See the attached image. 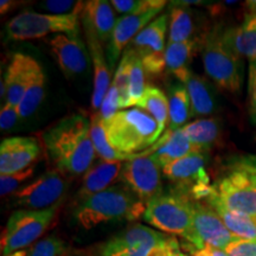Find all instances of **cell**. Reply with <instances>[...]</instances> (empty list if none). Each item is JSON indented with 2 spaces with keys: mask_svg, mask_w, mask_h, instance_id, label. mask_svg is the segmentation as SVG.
Wrapping results in <instances>:
<instances>
[{
  "mask_svg": "<svg viewBox=\"0 0 256 256\" xmlns=\"http://www.w3.org/2000/svg\"><path fill=\"white\" fill-rule=\"evenodd\" d=\"M90 127L87 115L75 113L60 119L43 134L48 156L60 174L78 177L92 168L96 152Z\"/></svg>",
  "mask_w": 256,
  "mask_h": 256,
  "instance_id": "obj_1",
  "label": "cell"
},
{
  "mask_svg": "<svg viewBox=\"0 0 256 256\" xmlns=\"http://www.w3.org/2000/svg\"><path fill=\"white\" fill-rule=\"evenodd\" d=\"M146 204L124 185H113L75 206L74 218L86 230L115 220H136L144 216Z\"/></svg>",
  "mask_w": 256,
  "mask_h": 256,
  "instance_id": "obj_2",
  "label": "cell"
},
{
  "mask_svg": "<svg viewBox=\"0 0 256 256\" xmlns=\"http://www.w3.org/2000/svg\"><path fill=\"white\" fill-rule=\"evenodd\" d=\"M202 58L206 75L217 87L232 94L240 92L243 62L242 56L234 46L229 28L216 25L204 34Z\"/></svg>",
  "mask_w": 256,
  "mask_h": 256,
  "instance_id": "obj_3",
  "label": "cell"
},
{
  "mask_svg": "<svg viewBox=\"0 0 256 256\" xmlns=\"http://www.w3.org/2000/svg\"><path fill=\"white\" fill-rule=\"evenodd\" d=\"M142 218L160 232L180 236L194 252L206 247L194 222V200L178 194H162L147 204Z\"/></svg>",
  "mask_w": 256,
  "mask_h": 256,
  "instance_id": "obj_4",
  "label": "cell"
},
{
  "mask_svg": "<svg viewBox=\"0 0 256 256\" xmlns=\"http://www.w3.org/2000/svg\"><path fill=\"white\" fill-rule=\"evenodd\" d=\"M106 136L116 151L136 154L160 138L159 124L140 108L119 110L110 120L104 121Z\"/></svg>",
  "mask_w": 256,
  "mask_h": 256,
  "instance_id": "obj_5",
  "label": "cell"
},
{
  "mask_svg": "<svg viewBox=\"0 0 256 256\" xmlns=\"http://www.w3.org/2000/svg\"><path fill=\"white\" fill-rule=\"evenodd\" d=\"M179 243L142 224H134L102 244L100 256H177Z\"/></svg>",
  "mask_w": 256,
  "mask_h": 256,
  "instance_id": "obj_6",
  "label": "cell"
},
{
  "mask_svg": "<svg viewBox=\"0 0 256 256\" xmlns=\"http://www.w3.org/2000/svg\"><path fill=\"white\" fill-rule=\"evenodd\" d=\"M60 204L62 202L44 210H16L2 235V256H8L34 244L50 228Z\"/></svg>",
  "mask_w": 256,
  "mask_h": 256,
  "instance_id": "obj_7",
  "label": "cell"
},
{
  "mask_svg": "<svg viewBox=\"0 0 256 256\" xmlns=\"http://www.w3.org/2000/svg\"><path fill=\"white\" fill-rule=\"evenodd\" d=\"M208 152L194 151L162 168V176L174 184V191L194 202L206 200L214 191L206 172Z\"/></svg>",
  "mask_w": 256,
  "mask_h": 256,
  "instance_id": "obj_8",
  "label": "cell"
},
{
  "mask_svg": "<svg viewBox=\"0 0 256 256\" xmlns=\"http://www.w3.org/2000/svg\"><path fill=\"white\" fill-rule=\"evenodd\" d=\"M80 14L55 16L24 11L6 24V34L14 40H30L50 34H66L78 37Z\"/></svg>",
  "mask_w": 256,
  "mask_h": 256,
  "instance_id": "obj_9",
  "label": "cell"
},
{
  "mask_svg": "<svg viewBox=\"0 0 256 256\" xmlns=\"http://www.w3.org/2000/svg\"><path fill=\"white\" fill-rule=\"evenodd\" d=\"M211 196L232 212L256 220V182L241 170L230 168L214 185Z\"/></svg>",
  "mask_w": 256,
  "mask_h": 256,
  "instance_id": "obj_10",
  "label": "cell"
},
{
  "mask_svg": "<svg viewBox=\"0 0 256 256\" xmlns=\"http://www.w3.org/2000/svg\"><path fill=\"white\" fill-rule=\"evenodd\" d=\"M162 168L152 156L136 154L127 160L120 180L146 206L162 194Z\"/></svg>",
  "mask_w": 256,
  "mask_h": 256,
  "instance_id": "obj_11",
  "label": "cell"
},
{
  "mask_svg": "<svg viewBox=\"0 0 256 256\" xmlns=\"http://www.w3.org/2000/svg\"><path fill=\"white\" fill-rule=\"evenodd\" d=\"M66 182L57 168L49 170L12 194V206L19 209L44 210L60 203Z\"/></svg>",
  "mask_w": 256,
  "mask_h": 256,
  "instance_id": "obj_12",
  "label": "cell"
},
{
  "mask_svg": "<svg viewBox=\"0 0 256 256\" xmlns=\"http://www.w3.org/2000/svg\"><path fill=\"white\" fill-rule=\"evenodd\" d=\"M168 17L160 14L152 20L128 46L142 60L146 74L150 76H160L165 72V34Z\"/></svg>",
  "mask_w": 256,
  "mask_h": 256,
  "instance_id": "obj_13",
  "label": "cell"
},
{
  "mask_svg": "<svg viewBox=\"0 0 256 256\" xmlns=\"http://www.w3.org/2000/svg\"><path fill=\"white\" fill-rule=\"evenodd\" d=\"M194 222L202 242L209 247L226 250L228 246L240 240L229 232L217 211L206 202L194 200Z\"/></svg>",
  "mask_w": 256,
  "mask_h": 256,
  "instance_id": "obj_14",
  "label": "cell"
},
{
  "mask_svg": "<svg viewBox=\"0 0 256 256\" xmlns=\"http://www.w3.org/2000/svg\"><path fill=\"white\" fill-rule=\"evenodd\" d=\"M51 55L66 78H72L87 72L89 56L82 40L66 34H55L49 40Z\"/></svg>",
  "mask_w": 256,
  "mask_h": 256,
  "instance_id": "obj_15",
  "label": "cell"
},
{
  "mask_svg": "<svg viewBox=\"0 0 256 256\" xmlns=\"http://www.w3.org/2000/svg\"><path fill=\"white\" fill-rule=\"evenodd\" d=\"M40 147L30 136H14L2 140L0 145V176L12 174L36 165Z\"/></svg>",
  "mask_w": 256,
  "mask_h": 256,
  "instance_id": "obj_16",
  "label": "cell"
},
{
  "mask_svg": "<svg viewBox=\"0 0 256 256\" xmlns=\"http://www.w3.org/2000/svg\"><path fill=\"white\" fill-rule=\"evenodd\" d=\"M160 12H162V10H152L146 14L121 16L120 18H118L107 48V62L110 63V72L119 60V57L124 54V50L132 43L134 38L152 20H154V17H156V14Z\"/></svg>",
  "mask_w": 256,
  "mask_h": 256,
  "instance_id": "obj_17",
  "label": "cell"
},
{
  "mask_svg": "<svg viewBox=\"0 0 256 256\" xmlns=\"http://www.w3.org/2000/svg\"><path fill=\"white\" fill-rule=\"evenodd\" d=\"M124 164V162L118 160H102L98 164L92 166L87 174L83 176L81 188L74 198L75 206L98 192L107 190L120 180Z\"/></svg>",
  "mask_w": 256,
  "mask_h": 256,
  "instance_id": "obj_18",
  "label": "cell"
},
{
  "mask_svg": "<svg viewBox=\"0 0 256 256\" xmlns=\"http://www.w3.org/2000/svg\"><path fill=\"white\" fill-rule=\"evenodd\" d=\"M38 62L25 54H14L5 72V104L18 107L23 100Z\"/></svg>",
  "mask_w": 256,
  "mask_h": 256,
  "instance_id": "obj_19",
  "label": "cell"
},
{
  "mask_svg": "<svg viewBox=\"0 0 256 256\" xmlns=\"http://www.w3.org/2000/svg\"><path fill=\"white\" fill-rule=\"evenodd\" d=\"M86 37H87L89 52H90V60L92 63V70H94V87H92V107L94 110H100L102 102L108 89H110V69L108 68L107 58H106L102 43L98 38L95 36L94 32L84 28Z\"/></svg>",
  "mask_w": 256,
  "mask_h": 256,
  "instance_id": "obj_20",
  "label": "cell"
},
{
  "mask_svg": "<svg viewBox=\"0 0 256 256\" xmlns=\"http://www.w3.org/2000/svg\"><path fill=\"white\" fill-rule=\"evenodd\" d=\"M83 28L94 32L102 44L110 42L118 19L115 10L107 0H90L86 2L81 14Z\"/></svg>",
  "mask_w": 256,
  "mask_h": 256,
  "instance_id": "obj_21",
  "label": "cell"
},
{
  "mask_svg": "<svg viewBox=\"0 0 256 256\" xmlns=\"http://www.w3.org/2000/svg\"><path fill=\"white\" fill-rule=\"evenodd\" d=\"M194 151H200L192 145L188 136H185L183 130H166L164 136L159 138L154 146L150 147L148 152H142L144 154L152 156L158 164L162 168L171 162L186 156Z\"/></svg>",
  "mask_w": 256,
  "mask_h": 256,
  "instance_id": "obj_22",
  "label": "cell"
},
{
  "mask_svg": "<svg viewBox=\"0 0 256 256\" xmlns=\"http://www.w3.org/2000/svg\"><path fill=\"white\" fill-rule=\"evenodd\" d=\"M202 42L203 38H196L184 43H168L166 46V72L174 75L183 84L192 74L190 69L192 57L197 48L202 46Z\"/></svg>",
  "mask_w": 256,
  "mask_h": 256,
  "instance_id": "obj_23",
  "label": "cell"
},
{
  "mask_svg": "<svg viewBox=\"0 0 256 256\" xmlns=\"http://www.w3.org/2000/svg\"><path fill=\"white\" fill-rule=\"evenodd\" d=\"M192 106V116H206L216 110V96L210 84L200 75L192 72L184 83Z\"/></svg>",
  "mask_w": 256,
  "mask_h": 256,
  "instance_id": "obj_24",
  "label": "cell"
},
{
  "mask_svg": "<svg viewBox=\"0 0 256 256\" xmlns=\"http://www.w3.org/2000/svg\"><path fill=\"white\" fill-rule=\"evenodd\" d=\"M229 30L238 52L248 60L249 66H256V14H246L241 25Z\"/></svg>",
  "mask_w": 256,
  "mask_h": 256,
  "instance_id": "obj_25",
  "label": "cell"
},
{
  "mask_svg": "<svg viewBox=\"0 0 256 256\" xmlns=\"http://www.w3.org/2000/svg\"><path fill=\"white\" fill-rule=\"evenodd\" d=\"M182 130L192 145L200 151L206 152L218 142L220 133H222L220 122L216 118L196 120L194 122L188 124Z\"/></svg>",
  "mask_w": 256,
  "mask_h": 256,
  "instance_id": "obj_26",
  "label": "cell"
},
{
  "mask_svg": "<svg viewBox=\"0 0 256 256\" xmlns=\"http://www.w3.org/2000/svg\"><path fill=\"white\" fill-rule=\"evenodd\" d=\"M168 130H178L186 126L192 116V106L186 87L183 83L174 84L168 90Z\"/></svg>",
  "mask_w": 256,
  "mask_h": 256,
  "instance_id": "obj_27",
  "label": "cell"
},
{
  "mask_svg": "<svg viewBox=\"0 0 256 256\" xmlns=\"http://www.w3.org/2000/svg\"><path fill=\"white\" fill-rule=\"evenodd\" d=\"M170 11V30H168V43H184L194 37V20L192 12L188 6L182 4L180 2H172Z\"/></svg>",
  "mask_w": 256,
  "mask_h": 256,
  "instance_id": "obj_28",
  "label": "cell"
},
{
  "mask_svg": "<svg viewBox=\"0 0 256 256\" xmlns=\"http://www.w3.org/2000/svg\"><path fill=\"white\" fill-rule=\"evenodd\" d=\"M206 203H209L211 206L217 211L220 218L226 224L229 232L235 235L240 240H256V220L249 217L238 215V214L232 212L226 208H224L215 197L210 196L208 198Z\"/></svg>",
  "mask_w": 256,
  "mask_h": 256,
  "instance_id": "obj_29",
  "label": "cell"
},
{
  "mask_svg": "<svg viewBox=\"0 0 256 256\" xmlns=\"http://www.w3.org/2000/svg\"><path fill=\"white\" fill-rule=\"evenodd\" d=\"M136 108L145 110L159 124L160 133L168 124V98L162 89L154 86H147L142 98L136 104Z\"/></svg>",
  "mask_w": 256,
  "mask_h": 256,
  "instance_id": "obj_30",
  "label": "cell"
},
{
  "mask_svg": "<svg viewBox=\"0 0 256 256\" xmlns=\"http://www.w3.org/2000/svg\"><path fill=\"white\" fill-rule=\"evenodd\" d=\"M46 74L38 63L34 69V75L28 83L23 100L18 106V113L20 119H26L31 116L40 107L44 96H46Z\"/></svg>",
  "mask_w": 256,
  "mask_h": 256,
  "instance_id": "obj_31",
  "label": "cell"
},
{
  "mask_svg": "<svg viewBox=\"0 0 256 256\" xmlns=\"http://www.w3.org/2000/svg\"><path fill=\"white\" fill-rule=\"evenodd\" d=\"M90 124L92 140V144H94L96 156H100L102 160H118V162H124L126 160L127 162V160L136 156V154H127V153L119 152L112 147L107 136H106L104 120H102L100 112H96V113L92 114Z\"/></svg>",
  "mask_w": 256,
  "mask_h": 256,
  "instance_id": "obj_32",
  "label": "cell"
},
{
  "mask_svg": "<svg viewBox=\"0 0 256 256\" xmlns=\"http://www.w3.org/2000/svg\"><path fill=\"white\" fill-rule=\"evenodd\" d=\"M128 56V78H130V104L136 106L145 92L146 86V70L144 68L142 60L130 48L124 51Z\"/></svg>",
  "mask_w": 256,
  "mask_h": 256,
  "instance_id": "obj_33",
  "label": "cell"
},
{
  "mask_svg": "<svg viewBox=\"0 0 256 256\" xmlns=\"http://www.w3.org/2000/svg\"><path fill=\"white\" fill-rule=\"evenodd\" d=\"M8 256H69L68 248L62 240L49 236L40 240L30 247L22 249Z\"/></svg>",
  "mask_w": 256,
  "mask_h": 256,
  "instance_id": "obj_34",
  "label": "cell"
},
{
  "mask_svg": "<svg viewBox=\"0 0 256 256\" xmlns=\"http://www.w3.org/2000/svg\"><path fill=\"white\" fill-rule=\"evenodd\" d=\"M112 6L118 14L124 16L142 14L152 10H162L166 6L164 0H112Z\"/></svg>",
  "mask_w": 256,
  "mask_h": 256,
  "instance_id": "obj_35",
  "label": "cell"
},
{
  "mask_svg": "<svg viewBox=\"0 0 256 256\" xmlns=\"http://www.w3.org/2000/svg\"><path fill=\"white\" fill-rule=\"evenodd\" d=\"M112 82L114 83L118 90L120 110H124L132 107L130 95V78H128V56L126 52H124L122 57H121L120 64L115 72L114 80Z\"/></svg>",
  "mask_w": 256,
  "mask_h": 256,
  "instance_id": "obj_36",
  "label": "cell"
},
{
  "mask_svg": "<svg viewBox=\"0 0 256 256\" xmlns=\"http://www.w3.org/2000/svg\"><path fill=\"white\" fill-rule=\"evenodd\" d=\"M34 171H36V165L25 168L20 172H17V174L0 176V194L4 197L11 194H16L18 190H20L22 185L28 179L34 177Z\"/></svg>",
  "mask_w": 256,
  "mask_h": 256,
  "instance_id": "obj_37",
  "label": "cell"
},
{
  "mask_svg": "<svg viewBox=\"0 0 256 256\" xmlns=\"http://www.w3.org/2000/svg\"><path fill=\"white\" fill-rule=\"evenodd\" d=\"M86 2H72V0H46L38 5V8L46 10L51 14L66 16V14H80L81 16Z\"/></svg>",
  "mask_w": 256,
  "mask_h": 256,
  "instance_id": "obj_38",
  "label": "cell"
},
{
  "mask_svg": "<svg viewBox=\"0 0 256 256\" xmlns=\"http://www.w3.org/2000/svg\"><path fill=\"white\" fill-rule=\"evenodd\" d=\"M119 96H118V90L115 88L114 83L112 82L110 89H108L107 94H106L104 102L100 108V114L102 120H110L112 116H114L115 114L119 112Z\"/></svg>",
  "mask_w": 256,
  "mask_h": 256,
  "instance_id": "obj_39",
  "label": "cell"
},
{
  "mask_svg": "<svg viewBox=\"0 0 256 256\" xmlns=\"http://www.w3.org/2000/svg\"><path fill=\"white\" fill-rule=\"evenodd\" d=\"M224 252L228 256H256V240H238Z\"/></svg>",
  "mask_w": 256,
  "mask_h": 256,
  "instance_id": "obj_40",
  "label": "cell"
},
{
  "mask_svg": "<svg viewBox=\"0 0 256 256\" xmlns=\"http://www.w3.org/2000/svg\"><path fill=\"white\" fill-rule=\"evenodd\" d=\"M20 119L18 113V108L14 106L5 104L0 110V128L2 130H8L17 124Z\"/></svg>",
  "mask_w": 256,
  "mask_h": 256,
  "instance_id": "obj_41",
  "label": "cell"
},
{
  "mask_svg": "<svg viewBox=\"0 0 256 256\" xmlns=\"http://www.w3.org/2000/svg\"><path fill=\"white\" fill-rule=\"evenodd\" d=\"M230 168L241 170L256 182V156H243L236 158Z\"/></svg>",
  "mask_w": 256,
  "mask_h": 256,
  "instance_id": "obj_42",
  "label": "cell"
},
{
  "mask_svg": "<svg viewBox=\"0 0 256 256\" xmlns=\"http://www.w3.org/2000/svg\"><path fill=\"white\" fill-rule=\"evenodd\" d=\"M249 115L256 124V66H249Z\"/></svg>",
  "mask_w": 256,
  "mask_h": 256,
  "instance_id": "obj_43",
  "label": "cell"
},
{
  "mask_svg": "<svg viewBox=\"0 0 256 256\" xmlns=\"http://www.w3.org/2000/svg\"><path fill=\"white\" fill-rule=\"evenodd\" d=\"M194 256H228L224 250H220V249L209 247L206 246L203 249L194 252Z\"/></svg>",
  "mask_w": 256,
  "mask_h": 256,
  "instance_id": "obj_44",
  "label": "cell"
},
{
  "mask_svg": "<svg viewBox=\"0 0 256 256\" xmlns=\"http://www.w3.org/2000/svg\"><path fill=\"white\" fill-rule=\"evenodd\" d=\"M17 4L18 2H11V0H2V2H0V14H8L10 10L16 8V5Z\"/></svg>",
  "mask_w": 256,
  "mask_h": 256,
  "instance_id": "obj_45",
  "label": "cell"
},
{
  "mask_svg": "<svg viewBox=\"0 0 256 256\" xmlns=\"http://www.w3.org/2000/svg\"><path fill=\"white\" fill-rule=\"evenodd\" d=\"M246 8H248L247 14H256V0L246 2Z\"/></svg>",
  "mask_w": 256,
  "mask_h": 256,
  "instance_id": "obj_46",
  "label": "cell"
},
{
  "mask_svg": "<svg viewBox=\"0 0 256 256\" xmlns=\"http://www.w3.org/2000/svg\"><path fill=\"white\" fill-rule=\"evenodd\" d=\"M177 256H186L185 254H183V252H182V254H179V255H177Z\"/></svg>",
  "mask_w": 256,
  "mask_h": 256,
  "instance_id": "obj_47",
  "label": "cell"
},
{
  "mask_svg": "<svg viewBox=\"0 0 256 256\" xmlns=\"http://www.w3.org/2000/svg\"><path fill=\"white\" fill-rule=\"evenodd\" d=\"M80 256H92V255H80Z\"/></svg>",
  "mask_w": 256,
  "mask_h": 256,
  "instance_id": "obj_48",
  "label": "cell"
}]
</instances>
